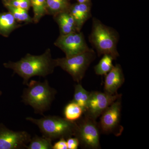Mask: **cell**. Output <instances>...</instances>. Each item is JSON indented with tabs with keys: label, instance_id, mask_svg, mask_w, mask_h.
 I'll use <instances>...</instances> for the list:
<instances>
[{
	"label": "cell",
	"instance_id": "52a82bcc",
	"mask_svg": "<svg viewBox=\"0 0 149 149\" xmlns=\"http://www.w3.org/2000/svg\"><path fill=\"white\" fill-rule=\"evenodd\" d=\"M54 45L69 58L90 50L82 32H74L65 35H60Z\"/></svg>",
	"mask_w": 149,
	"mask_h": 149
},
{
	"label": "cell",
	"instance_id": "7c38bea8",
	"mask_svg": "<svg viewBox=\"0 0 149 149\" xmlns=\"http://www.w3.org/2000/svg\"><path fill=\"white\" fill-rule=\"evenodd\" d=\"M68 11L75 20L77 30L80 32L83 24L92 16L91 7L88 2L78 3L70 6Z\"/></svg>",
	"mask_w": 149,
	"mask_h": 149
},
{
	"label": "cell",
	"instance_id": "30bf717a",
	"mask_svg": "<svg viewBox=\"0 0 149 149\" xmlns=\"http://www.w3.org/2000/svg\"><path fill=\"white\" fill-rule=\"evenodd\" d=\"M31 139L26 131H13L0 123V149L26 148Z\"/></svg>",
	"mask_w": 149,
	"mask_h": 149
},
{
	"label": "cell",
	"instance_id": "d4e9b609",
	"mask_svg": "<svg viewBox=\"0 0 149 149\" xmlns=\"http://www.w3.org/2000/svg\"><path fill=\"white\" fill-rule=\"evenodd\" d=\"M79 3H88L89 0H77Z\"/></svg>",
	"mask_w": 149,
	"mask_h": 149
},
{
	"label": "cell",
	"instance_id": "4fadbf2b",
	"mask_svg": "<svg viewBox=\"0 0 149 149\" xmlns=\"http://www.w3.org/2000/svg\"><path fill=\"white\" fill-rule=\"evenodd\" d=\"M58 24L61 35H65L71 32H79L73 17L69 11L64 12L54 16Z\"/></svg>",
	"mask_w": 149,
	"mask_h": 149
},
{
	"label": "cell",
	"instance_id": "8992f818",
	"mask_svg": "<svg viewBox=\"0 0 149 149\" xmlns=\"http://www.w3.org/2000/svg\"><path fill=\"white\" fill-rule=\"evenodd\" d=\"M74 136L86 148L93 149L100 148L98 126L95 120L91 118L86 116L85 119L77 123Z\"/></svg>",
	"mask_w": 149,
	"mask_h": 149
},
{
	"label": "cell",
	"instance_id": "44dd1931",
	"mask_svg": "<svg viewBox=\"0 0 149 149\" xmlns=\"http://www.w3.org/2000/svg\"><path fill=\"white\" fill-rule=\"evenodd\" d=\"M28 144L26 148L27 149H53L52 140L44 136H35Z\"/></svg>",
	"mask_w": 149,
	"mask_h": 149
},
{
	"label": "cell",
	"instance_id": "8fae6325",
	"mask_svg": "<svg viewBox=\"0 0 149 149\" xmlns=\"http://www.w3.org/2000/svg\"><path fill=\"white\" fill-rule=\"evenodd\" d=\"M104 90L109 95L117 94V91L125 81V78L121 67L116 64L109 72L106 74Z\"/></svg>",
	"mask_w": 149,
	"mask_h": 149
},
{
	"label": "cell",
	"instance_id": "e0dca14e",
	"mask_svg": "<svg viewBox=\"0 0 149 149\" xmlns=\"http://www.w3.org/2000/svg\"><path fill=\"white\" fill-rule=\"evenodd\" d=\"M84 112L83 109L80 106L72 101L65 108V118L69 121L74 122L81 117Z\"/></svg>",
	"mask_w": 149,
	"mask_h": 149
},
{
	"label": "cell",
	"instance_id": "d6986e66",
	"mask_svg": "<svg viewBox=\"0 0 149 149\" xmlns=\"http://www.w3.org/2000/svg\"><path fill=\"white\" fill-rule=\"evenodd\" d=\"M113 60L112 57L109 55H104L99 63L94 67L96 74L100 75H106L114 66L113 65Z\"/></svg>",
	"mask_w": 149,
	"mask_h": 149
},
{
	"label": "cell",
	"instance_id": "6da1fadb",
	"mask_svg": "<svg viewBox=\"0 0 149 149\" xmlns=\"http://www.w3.org/2000/svg\"><path fill=\"white\" fill-rule=\"evenodd\" d=\"M3 65L22 77L24 85H27L30 78L34 76L45 77L52 74L57 67L55 59L52 58L49 49L40 55L27 54L19 61H9L4 63Z\"/></svg>",
	"mask_w": 149,
	"mask_h": 149
},
{
	"label": "cell",
	"instance_id": "cb8c5ba5",
	"mask_svg": "<svg viewBox=\"0 0 149 149\" xmlns=\"http://www.w3.org/2000/svg\"><path fill=\"white\" fill-rule=\"evenodd\" d=\"M53 149H68L66 141L64 138L60 139L59 141L53 145Z\"/></svg>",
	"mask_w": 149,
	"mask_h": 149
},
{
	"label": "cell",
	"instance_id": "5b68a950",
	"mask_svg": "<svg viewBox=\"0 0 149 149\" xmlns=\"http://www.w3.org/2000/svg\"><path fill=\"white\" fill-rule=\"evenodd\" d=\"M96 54L93 49L69 58L56 59L57 66L71 75L75 82L82 80L90 64L95 59Z\"/></svg>",
	"mask_w": 149,
	"mask_h": 149
},
{
	"label": "cell",
	"instance_id": "484cf974",
	"mask_svg": "<svg viewBox=\"0 0 149 149\" xmlns=\"http://www.w3.org/2000/svg\"><path fill=\"white\" fill-rule=\"evenodd\" d=\"M2 95V92L1 91H0V97L1 95Z\"/></svg>",
	"mask_w": 149,
	"mask_h": 149
},
{
	"label": "cell",
	"instance_id": "3957f363",
	"mask_svg": "<svg viewBox=\"0 0 149 149\" xmlns=\"http://www.w3.org/2000/svg\"><path fill=\"white\" fill-rule=\"evenodd\" d=\"M119 38L116 30L105 25L98 19L93 18L89 41L99 56L109 55L116 59L119 56L117 48Z\"/></svg>",
	"mask_w": 149,
	"mask_h": 149
},
{
	"label": "cell",
	"instance_id": "9a60e30c",
	"mask_svg": "<svg viewBox=\"0 0 149 149\" xmlns=\"http://www.w3.org/2000/svg\"><path fill=\"white\" fill-rule=\"evenodd\" d=\"M48 14L54 16L69 10L70 6L68 0H46Z\"/></svg>",
	"mask_w": 149,
	"mask_h": 149
},
{
	"label": "cell",
	"instance_id": "5bb4252c",
	"mask_svg": "<svg viewBox=\"0 0 149 149\" xmlns=\"http://www.w3.org/2000/svg\"><path fill=\"white\" fill-rule=\"evenodd\" d=\"M10 12L0 13V35L8 37L11 33L21 27Z\"/></svg>",
	"mask_w": 149,
	"mask_h": 149
},
{
	"label": "cell",
	"instance_id": "7a4b0ae2",
	"mask_svg": "<svg viewBox=\"0 0 149 149\" xmlns=\"http://www.w3.org/2000/svg\"><path fill=\"white\" fill-rule=\"evenodd\" d=\"M27 85L22 96V102L32 107L35 113L44 114L50 108L56 91L50 87L47 80H31Z\"/></svg>",
	"mask_w": 149,
	"mask_h": 149
},
{
	"label": "cell",
	"instance_id": "9c48e42d",
	"mask_svg": "<svg viewBox=\"0 0 149 149\" xmlns=\"http://www.w3.org/2000/svg\"><path fill=\"white\" fill-rule=\"evenodd\" d=\"M121 97V94L111 95L102 92L91 93L86 112V116L96 120L116 100Z\"/></svg>",
	"mask_w": 149,
	"mask_h": 149
},
{
	"label": "cell",
	"instance_id": "ac0fdd59",
	"mask_svg": "<svg viewBox=\"0 0 149 149\" xmlns=\"http://www.w3.org/2000/svg\"><path fill=\"white\" fill-rule=\"evenodd\" d=\"M30 2L34 12L33 22L38 23L43 16L48 14L46 0H30Z\"/></svg>",
	"mask_w": 149,
	"mask_h": 149
},
{
	"label": "cell",
	"instance_id": "277c9868",
	"mask_svg": "<svg viewBox=\"0 0 149 149\" xmlns=\"http://www.w3.org/2000/svg\"><path fill=\"white\" fill-rule=\"evenodd\" d=\"M26 119L37 125L43 136L52 141L74 136L77 126L76 121H69L65 118L55 116H44L40 119L27 117Z\"/></svg>",
	"mask_w": 149,
	"mask_h": 149
},
{
	"label": "cell",
	"instance_id": "2e32d148",
	"mask_svg": "<svg viewBox=\"0 0 149 149\" xmlns=\"http://www.w3.org/2000/svg\"><path fill=\"white\" fill-rule=\"evenodd\" d=\"M91 93L85 90L80 84L74 87V92L72 101L80 106L84 111H86Z\"/></svg>",
	"mask_w": 149,
	"mask_h": 149
},
{
	"label": "cell",
	"instance_id": "4316f807",
	"mask_svg": "<svg viewBox=\"0 0 149 149\" xmlns=\"http://www.w3.org/2000/svg\"><path fill=\"white\" fill-rule=\"evenodd\" d=\"M10 1V0H3V1Z\"/></svg>",
	"mask_w": 149,
	"mask_h": 149
},
{
	"label": "cell",
	"instance_id": "7402d4cb",
	"mask_svg": "<svg viewBox=\"0 0 149 149\" xmlns=\"http://www.w3.org/2000/svg\"><path fill=\"white\" fill-rule=\"evenodd\" d=\"M4 4L18 8L28 11L31 6L30 0H10L8 1H3Z\"/></svg>",
	"mask_w": 149,
	"mask_h": 149
},
{
	"label": "cell",
	"instance_id": "603a6c76",
	"mask_svg": "<svg viewBox=\"0 0 149 149\" xmlns=\"http://www.w3.org/2000/svg\"><path fill=\"white\" fill-rule=\"evenodd\" d=\"M68 149H77L79 146V141L76 137H70L66 141Z\"/></svg>",
	"mask_w": 149,
	"mask_h": 149
},
{
	"label": "cell",
	"instance_id": "ba28073f",
	"mask_svg": "<svg viewBox=\"0 0 149 149\" xmlns=\"http://www.w3.org/2000/svg\"><path fill=\"white\" fill-rule=\"evenodd\" d=\"M121 98L113 102L101 115L100 127L104 133H113L118 136L123 131V127L120 125Z\"/></svg>",
	"mask_w": 149,
	"mask_h": 149
},
{
	"label": "cell",
	"instance_id": "ffe728a7",
	"mask_svg": "<svg viewBox=\"0 0 149 149\" xmlns=\"http://www.w3.org/2000/svg\"><path fill=\"white\" fill-rule=\"evenodd\" d=\"M4 5L8 10V11L12 14L17 22H24L26 24L33 22V18L29 16L27 10L23 9L14 7L9 5Z\"/></svg>",
	"mask_w": 149,
	"mask_h": 149
}]
</instances>
